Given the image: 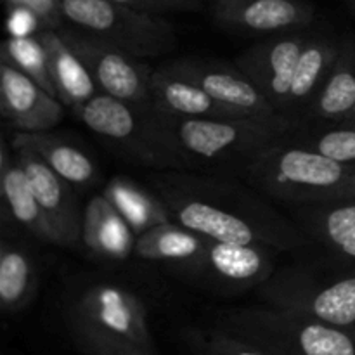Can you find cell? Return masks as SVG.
Instances as JSON below:
<instances>
[{
    "label": "cell",
    "mask_w": 355,
    "mask_h": 355,
    "mask_svg": "<svg viewBox=\"0 0 355 355\" xmlns=\"http://www.w3.org/2000/svg\"><path fill=\"white\" fill-rule=\"evenodd\" d=\"M7 7L30 10L40 21L44 30H59L66 24L62 0H3Z\"/></svg>",
    "instance_id": "obj_31"
},
{
    "label": "cell",
    "mask_w": 355,
    "mask_h": 355,
    "mask_svg": "<svg viewBox=\"0 0 355 355\" xmlns=\"http://www.w3.org/2000/svg\"><path fill=\"white\" fill-rule=\"evenodd\" d=\"M66 322H68L69 333H71L76 347L85 355H153L127 340L106 335L90 326L71 321Z\"/></svg>",
    "instance_id": "obj_29"
},
{
    "label": "cell",
    "mask_w": 355,
    "mask_h": 355,
    "mask_svg": "<svg viewBox=\"0 0 355 355\" xmlns=\"http://www.w3.org/2000/svg\"><path fill=\"white\" fill-rule=\"evenodd\" d=\"M215 328L267 355H355L350 329L270 305L220 311Z\"/></svg>",
    "instance_id": "obj_4"
},
{
    "label": "cell",
    "mask_w": 355,
    "mask_h": 355,
    "mask_svg": "<svg viewBox=\"0 0 355 355\" xmlns=\"http://www.w3.org/2000/svg\"><path fill=\"white\" fill-rule=\"evenodd\" d=\"M132 9L149 14H172V12H200L210 7L211 0H113Z\"/></svg>",
    "instance_id": "obj_32"
},
{
    "label": "cell",
    "mask_w": 355,
    "mask_h": 355,
    "mask_svg": "<svg viewBox=\"0 0 355 355\" xmlns=\"http://www.w3.org/2000/svg\"><path fill=\"white\" fill-rule=\"evenodd\" d=\"M207 243L208 238L170 220L137 236L134 257L191 276L207 248Z\"/></svg>",
    "instance_id": "obj_20"
},
{
    "label": "cell",
    "mask_w": 355,
    "mask_h": 355,
    "mask_svg": "<svg viewBox=\"0 0 355 355\" xmlns=\"http://www.w3.org/2000/svg\"><path fill=\"white\" fill-rule=\"evenodd\" d=\"M165 66L196 83L208 96L234 114L250 118H281L266 96L234 62L229 64L215 59L179 58L166 62Z\"/></svg>",
    "instance_id": "obj_13"
},
{
    "label": "cell",
    "mask_w": 355,
    "mask_h": 355,
    "mask_svg": "<svg viewBox=\"0 0 355 355\" xmlns=\"http://www.w3.org/2000/svg\"><path fill=\"white\" fill-rule=\"evenodd\" d=\"M69 47L78 54L101 94L128 103L149 104V82L153 68L146 62L101 38L73 26L59 28Z\"/></svg>",
    "instance_id": "obj_9"
},
{
    "label": "cell",
    "mask_w": 355,
    "mask_h": 355,
    "mask_svg": "<svg viewBox=\"0 0 355 355\" xmlns=\"http://www.w3.org/2000/svg\"><path fill=\"white\" fill-rule=\"evenodd\" d=\"M38 270L24 246L6 238L0 243V307L6 314H19L33 302Z\"/></svg>",
    "instance_id": "obj_25"
},
{
    "label": "cell",
    "mask_w": 355,
    "mask_h": 355,
    "mask_svg": "<svg viewBox=\"0 0 355 355\" xmlns=\"http://www.w3.org/2000/svg\"><path fill=\"white\" fill-rule=\"evenodd\" d=\"M66 321L127 340L155 355L144 302L120 284L97 283L76 293L68 302Z\"/></svg>",
    "instance_id": "obj_8"
},
{
    "label": "cell",
    "mask_w": 355,
    "mask_h": 355,
    "mask_svg": "<svg viewBox=\"0 0 355 355\" xmlns=\"http://www.w3.org/2000/svg\"><path fill=\"white\" fill-rule=\"evenodd\" d=\"M69 26L101 38L139 59L158 58L177 45L172 23L113 0H62Z\"/></svg>",
    "instance_id": "obj_6"
},
{
    "label": "cell",
    "mask_w": 355,
    "mask_h": 355,
    "mask_svg": "<svg viewBox=\"0 0 355 355\" xmlns=\"http://www.w3.org/2000/svg\"><path fill=\"white\" fill-rule=\"evenodd\" d=\"M149 106L158 113L177 118L239 116L218 104L196 83L177 75L165 64L153 69L149 82Z\"/></svg>",
    "instance_id": "obj_21"
},
{
    "label": "cell",
    "mask_w": 355,
    "mask_h": 355,
    "mask_svg": "<svg viewBox=\"0 0 355 355\" xmlns=\"http://www.w3.org/2000/svg\"><path fill=\"white\" fill-rule=\"evenodd\" d=\"M355 125V40L343 38L342 51L328 78L315 94L297 128ZM295 128V130H297Z\"/></svg>",
    "instance_id": "obj_16"
},
{
    "label": "cell",
    "mask_w": 355,
    "mask_h": 355,
    "mask_svg": "<svg viewBox=\"0 0 355 355\" xmlns=\"http://www.w3.org/2000/svg\"><path fill=\"white\" fill-rule=\"evenodd\" d=\"M311 33L307 28L266 37L234 59V64L252 80L281 118L286 114L295 68Z\"/></svg>",
    "instance_id": "obj_10"
},
{
    "label": "cell",
    "mask_w": 355,
    "mask_h": 355,
    "mask_svg": "<svg viewBox=\"0 0 355 355\" xmlns=\"http://www.w3.org/2000/svg\"><path fill=\"white\" fill-rule=\"evenodd\" d=\"M66 106L40 83L0 59V111L17 132H47L64 118Z\"/></svg>",
    "instance_id": "obj_14"
},
{
    "label": "cell",
    "mask_w": 355,
    "mask_h": 355,
    "mask_svg": "<svg viewBox=\"0 0 355 355\" xmlns=\"http://www.w3.org/2000/svg\"><path fill=\"white\" fill-rule=\"evenodd\" d=\"M12 149L21 168L26 173L28 182H30L42 210L45 211L55 234H58L59 246L69 248V246L78 245L83 211H80L71 184L58 175L30 149Z\"/></svg>",
    "instance_id": "obj_15"
},
{
    "label": "cell",
    "mask_w": 355,
    "mask_h": 355,
    "mask_svg": "<svg viewBox=\"0 0 355 355\" xmlns=\"http://www.w3.org/2000/svg\"><path fill=\"white\" fill-rule=\"evenodd\" d=\"M155 114L163 135L179 156L182 170L238 166L239 173L257 153L293 132L283 118H177L158 111Z\"/></svg>",
    "instance_id": "obj_3"
},
{
    "label": "cell",
    "mask_w": 355,
    "mask_h": 355,
    "mask_svg": "<svg viewBox=\"0 0 355 355\" xmlns=\"http://www.w3.org/2000/svg\"><path fill=\"white\" fill-rule=\"evenodd\" d=\"M345 2H347V6L350 7V10L355 14V0H345Z\"/></svg>",
    "instance_id": "obj_33"
},
{
    "label": "cell",
    "mask_w": 355,
    "mask_h": 355,
    "mask_svg": "<svg viewBox=\"0 0 355 355\" xmlns=\"http://www.w3.org/2000/svg\"><path fill=\"white\" fill-rule=\"evenodd\" d=\"M71 111L90 132L132 162L158 170H182L149 104L139 106L99 92Z\"/></svg>",
    "instance_id": "obj_5"
},
{
    "label": "cell",
    "mask_w": 355,
    "mask_h": 355,
    "mask_svg": "<svg viewBox=\"0 0 355 355\" xmlns=\"http://www.w3.org/2000/svg\"><path fill=\"white\" fill-rule=\"evenodd\" d=\"M298 227L309 239L321 243L342 262L355 267V198L331 205L302 207Z\"/></svg>",
    "instance_id": "obj_23"
},
{
    "label": "cell",
    "mask_w": 355,
    "mask_h": 355,
    "mask_svg": "<svg viewBox=\"0 0 355 355\" xmlns=\"http://www.w3.org/2000/svg\"><path fill=\"white\" fill-rule=\"evenodd\" d=\"M10 148H26L73 187L87 189L99 180L94 159L83 149L51 132H16Z\"/></svg>",
    "instance_id": "obj_22"
},
{
    "label": "cell",
    "mask_w": 355,
    "mask_h": 355,
    "mask_svg": "<svg viewBox=\"0 0 355 355\" xmlns=\"http://www.w3.org/2000/svg\"><path fill=\"white\" fill-rule=\"evenodd\" d=\"M208 9L220 30L241 37L307 30L315 19V7L307 0H211Z\"/></svg>",
    "instance_id": "obj_12"
},
{
    "label": "cell",
    "mask_w": 355,
    "mask_h": 355,
    "mask_svg": "<svg viewBox=\"0 0 355 355\" xmlns=\"http://www.w3.org/2000/svg\"><path fill=\"white\" fill-rule=\"evenodd\" d=\"M239 177L266 198L298 207L355 198V166L326 158L291 132L257 153Z\"/></svg>",
    "instance_id": "obj_2"
},
{
    "label": "cell",
    "mask_w": 355,
    "mask_h": 355,
    "mask_svg": "<svg viewBox=\"0 0 355 355\" xmlns=\"http://www.w3.org/2000/svg\"><path fill=\"white\" fill-rule=\"evenodd\" d=\"M0 59L12 64L14 68L33 78L45 90L55 96L51 71H49L47 51H45L44 42L40 40L38 33L24 35V37L9 35L2 44Z\"/></svg>",
    "instance_id": "obj_27"
},
{
    "label": "cell",
    "mask_w": 355,
    "mask_h": 355,
    "mask_svg": "<svg viewBox=\"0 0 355 355\" xmlns=\"http://www.w3.org/2000/svg\"><path fill=\"white\" fill-rule=\"evenodd\" d=\"M191 342L200 355H267L217 328L193 333Z\"/></svg>",
    "instance_id": "obj_30"
},
{
    "label": "cell",
    "mask_w": 355,
    "mask_h": 355,
    "mask_svg": "<svg viewBox=\"0 0 355 355\" xmlns=\"http://www.w3.org/2000/svg\"><path fill=\"white\" fill-rule=\"evenodd\" d=\"M291 135L326 158L355 166V125H322Z\"/></svg>",
    "instance_id": "obj_28"
},
{
    "label": "cell",
    "mask_w": 355,
    "mask_h": 355,
    "mask_svg": "<svg viewBox=\"0 0 355 355\" xmlns=\"http://www.w3.org/2000/svg\"><path fill=\"white\" fill-rule=\"evenodd\" d=\"M103 194L123 215L135 236H141L155 225L173 220L166 205L155 191L141 186L128 177H113L106 184Z\"/></svg>",
    "instance_id": "obj_26"
},
{
    "label": "cell",
    "mask_w": 355,
    "mask_h": 355,
    "mask_svg": "<svg viewBox=\"0 0 355 355\" xmlns=\"http://www.w3.org/2000/svg\"><path fill=\"white\" fill-rule=\"evenodd\" d=\"M135 232L123 215L103 193L85 205L82 214L80 245L97 260L123 262L134 255Z\"/></svg>",
    "instance_id": "obj_18"
},
{
    "label": "cell",
    "mask_w": 355,
    "mask_h": 355,
    "mask_svg": "<svg viewBox=\"0 0 355 355\" xmlns=\"http://www.w3.org/2000/svg\"><path fill=\"white\" fill-rule=\"evenodd\" d=\"M263 304L350 329L355 326V270L326 279L305 267L276 270L257 288Z\"/></svg>",
    "instance_id": "obj_7"
},
{
    "label": "cell",
    "mask_w": 355,
    "mask_h": 355,
    "mask_svg": "<svg viewBox=\"0 0 355 355\" xmlns=\"http://www.w3.org/2000/svg\"><path fill=\"white\" fill-rule=\"evenodd\" d=\"M151 186L177 224L214 241L262 245L277 253L311 241L250 184L194 170H159Z\"/></svg>",
    "instance_id": "obj_1"
},
{
    "label": "cell",
    "mask_w": 355,
    "mask_h": 355,
    "mask_svg": "<svg viewBox=\"0 0 355 355\" xmlns=\"http://www.w3.org/2000/svg\"><path fill=\"white\" fill-rule=\"evenodd\" d=\"M342 44L343 38L311 33V38L302 51L297 68H295L290 101H288L286 114H284L293 130L302 123L315 94L328 78L342 51Z\"/></svg>",
    "instance_id": "obj_19"
},
{
    "label": "cell",
    "mask_w": 355,
    "mask_h": 355,
    "mask_svg": "<svg viewBox=\"0 0 355 355\" xmlns=\"http://www.w3.org/2000/svg\"><path fill=\"white\" fill-rule=\"evenodd\" d=\"M0 193H2L3 217L10 218L14 224L30 232L38 241L59 246L58 234L51 220L42 210L28 182L26 173L14 155V149H9L6 142L2 144V158H0Z\"/></svg>",
    "instance_id": "obj_17"
},
{
    "label": "cell",
    "mask_w": 355,
    "mask_h": 355,
    "mask_svg": "<svg viewBox=\"0 0 355 355\" xmlns=\"http://www.w3.org/2000/svg\"><path fill=\"white\" fill-rule=\"evenodd\" d=\"M38 37L44 42L47 51L49 71H51L55 97L66 107L73 110L99 94L89 69L85 68L78 54L69 47L61 31L42 30L38 31Z\"/></svg>",
    "instance_id": "obj_24"
},
{
    "label": "cell",
    "mask_w": 355,
    "mask_h": 355,
    "mask_svg": "<svg viewBox=\"0 0 355 355\" xmlns=\"http://www.w3.org/2000/svg\"><path fill=\"white\" fill-rule=\"evenodd\" d=\"M276 250L262 245H238L208 239L207 248L191 272V279L222 293H243L260 288L274 272Z\"/></svg>",
    "instance_id": "obj_11"
}]
</instances>
